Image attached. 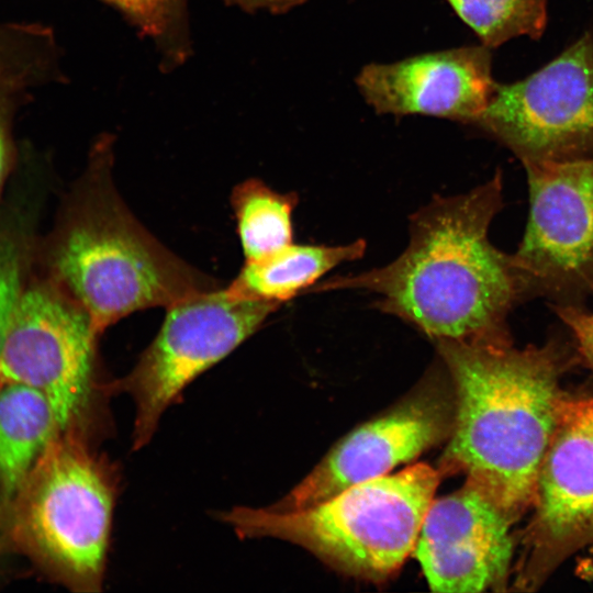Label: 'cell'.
Here are the masks:
<instances>
[{"label":"cell","instance_id":"cell-1","mask_svg":"<svg viewBox=\"0 0 593 593\" xmlns=\"http://www.w3.org/2000/svg\"><path fill=\"white\" fill-rule=\"evenodd\" d=\"M503 208L502 172L458 195L435 197L410 217L406 248L393 261L317 282L307 292L362 290L376 307L435 342L510 340L507 317L528 296L512 255L489 228Z\"/></svg>","mask_w":593,"mask_h":593},{"label":"cell","instance_id":"cell-2","mask_svg":"<svg viewBox=\"0 0 593 593\" xmlns=\"http://www.w3.org/2000/svg\"><path fill=\"white\" fill-rule=\"evenodd\" d=\"M451 382L455 419L443 473L463 472L514 522L530 510L538 473L569 395L566 348L435 342Z\"/></svg>","mask_w":593,"mask_h":593},{"label":"cell","instance_id":"cell-3","mask_svg":"<svg viewBox=\"0 0 593 593\" xmlns=\"http://www.w3.org/2000/svg\"><path fill=\"white\" fill-rule=\"evenodd\" d=\"M113 137L94 143L85 181L52 250L57 286L100 336L122 317L216 289L141 225L111 180Z\"/></svg>","mask_w":593,"mask_h":593},{"label":"cell","instance_id":"cell-4","mask_svg":"<svg viewBox=\"0 0 593 593\" xmlns=\"http://www.w3.org/2000/svg\"><path fill=\"white\" fill-rule=\"evenodd\" d=\"M441 472L414 463L299 510L235 506L220 515L239 538L295 544L348 575L374 582L413 553Z\"/></svg>","mask_w":593,"mask_h":593},{"label":"cell","instance_id":"cell-5","mask_svg":"<svg viewBox=\"0 0 593 593\" xmlns=\"http://www.w3.org/2000/svg\"><path fill=\"white\" fill-rule=\"evenodd\" d=\"M76 432L60 434L13 502L16 538L58 582L102 590L119 489L115 467Z\"/></svg>","mask_w":593,"mask_h":593},{"label":"cell","instance_id":"cell-6","mask_svg":"<svg viewBox=\"0 0 593 593\" xmlns=\"http://www.w3.org/2000/svg\"><path fill=\"white\" fill-rule=\"evenodd\" d=\"M98 337L87 313L58 286L24 289L0 351V382L37 390L65 432L92 438L104 427L112 393L98 377Z\"/></svg>","mask_w":593,"mask_h":593},{"label":"cell","instance_id":"cell-7","mask_svg":"<svg viewBox=\"0 0 593 593\" xmlns=\"http://www.w3.org/2000/svg\"><path fill=\"white\" fill-rule=\"evenodd\" d=\"M280 304L235 299L224 289L203 291L167 306L165 321L134 368L111 392L133 401V449L146 446L159 419L198 376L253 335Z\"/></svg>","mask_w":593,"mask_h":593},{"label":"cell","instance_id":"cell-8","mask_svg":"<svg viewBox=\"0 0 593 593\" xmlns=\"http://www.w3.org/2000/svg\"><path fill=\"white\" fill-rule=\"evenodd\" d=\"M471 124L522 164L593 157V35L586 32L528 77L497 83Z\"/></svg>","mask_w":593,"mask_h":593},{"label":"cell","instance_id":"cell-9","mask_svg":"<svg viewBox=\"0 0 593 593\" xmlns=\"http://www.w3.org/2000/svg\"><path fill=\"white\" fill-rule=\"evenodd\" d=\"M519 538L513 589H539L573 553L593 545V395H568L537 478Z\"/></svg>","mask_w":593,"mask_h":593},{"label":"cell","instance_id":"cell-10","mask_svg":"<svg viewBox=\"0 0 593 593\" xmlns=\"http://www.w3.org/2000/svg\"><path fill=\"white\" fill-rule=\"evenodd\" d=\"M523 166L529 214L513 262L528 296L580 304L593 294V157Z\"/></svg>","mask_w":593,"mask_h":593},{"label":"cell","instance_id":"cell-11","mask_svg":"<svg viewBox=\"0 0 593 593\" xmlns=\"http://www.w3.org/2000/svg\"><path fill=\"white\" fill-rule=\"evenodd\" d=\"M445 372H432L390 410L348 433L271 506L299 510L314 505L351 485L388 474L448 439L455 419V396Z\"/></svg>","mask_w":593,"mask_h":593},{"label":"cell","instance_id":"cell-12","mask_svg":"<svg viewBox=\"0 0 593 593\" xmlns=\"http://www.w3.org/2000/svg\"><path fill=\"white\" fill-rule=\"evenodd\" d=\"M515 522L471 481L434 500L413 550L434 592L504 591Z\"/></svg>","mask_w":593,"mask_h":593},{"label":"cell","instance_id":"cell-13","mask_svg":"<svg viewBox=\"0 0 593 593\" xmlns=\"http://www.w3.org/2000/svg\"><path fill=\"white\" fill-rule=\"evenodd\" d=\"M356 83L378 113L423 114L467 124L485 109L497 85L484 45L372 63L362 67Z\"/></svg>","mask_w":593,"mask_h":593},{"label":"cell","instance_id":"cell-14","mask_svg":"<svg viewBox=\"0 0 593 593\" xmlns=\"http://www.w3.org/2000/svg\"><path fill=\"white\" fill-rule=\"evenodd\" d=\"M366 240L343 245L289 244L255 260H246L224 291L232 298L281 304L307 292L335 267L361 258Z\"/></svg>","mask_w":593,"mask_h":593},{"label":"cell","instance_id":"cell-15","mask_svg":"<svg viewBox=\"0 0 593 593\" xmlns=\"http://www.w3.org/2000/svg\"><path fill=\"white\" fill-rule=\"evenodd\" d=\"M65 430L37 390L0 382V494L12 502L49 445Z\"/></svg>","mask_w":593,"mask_h":593},{"label":"cell","instance_id":"cell-16","mask_svg":"<svg viewBox=\"0 0 593 593\" xmlns=\"http://www.w3.org/2000/svg\"><path fill=\"white\" fill-rule=\"evenodd\" d=\"M246 260L270 255L292 243L294 192L280 193L258 179L236 186L231 197Z\"/></svg>","mask_w":593,"mask_h":593},{"label":"cell","instance_id":"cell-17","mask_svg":"<svg viewBox=\"0 0 593 593\" xmlns=\"http://www.w3.org/2000/svg\"><path fill=\"white\" fill-rule=\"evenodd\" d=\"M111 7L153 43L161 71H174L191 56L188 0H111Z\"/></svg>","mask_w":593,"mask_h":593},{"label":"cell","instance_id":"cell-18","mask_svg":"<svg viewBox=\"0 0 593 593\" xmlns=\"http://www.w3.org/2000/svg\"><path fill=\"white\" fill-rule=\"evenodd\" d=\"M456 14L493 48L526 35L538 40L547 24V0H447Z\"/></svg>","mask_w":593,"mask_h":593},{"label":"cell","instance_id":"cell-19","mask_svg":"<svg viewBox=\"0 0 593 593\" xmlns=\"http://www.w3.org/2000/svg\"><path fill=\"white\" fill-rule=\"evenodd\" d=\"M24 250L12 233H0V351L24 291Z\"/></svg>","mask_w":593,"mask_h":593},{"label":"cell","instance_id":"cell-20","mask_svg":"<svg viewBox=\"0 0 593 593\" xmlns=\"http://www.w3.org/2000/svg\"><path fill=\"white\" fill-rule=\"evenodd\" d=\"M551 309L569 328L578 358L593 374V311L573 303H553Z\"/></svg>","mask_w":593,"mask_h":593},{"label":"cell","instance_id":"cell-21","mask_svg":"<svg viewBox=\"0 0 593 593\" xmlns=\"http://www.w3.org/2000/svg\"><path fill=\"white\" fill-rule=\"evenodd\" d=\"M24 91L0 85V188L12 157V124Z\"/></svg>","mask_w":593,"mask_h":593},{"label":"cell","instance_id":"cell-22","mask_svg":"<svg viewBox=\"0 0 593 593\" xmlns=\"http://www.w3.org/2000/svg\"><path fill=\"white\" fill-rule=\"evenodd\" d=\"M227 5H232L247 13H255L265 10L273 14L286 13L306 0H224Z\"/></svg>","mask_w":593,"mask_h":593},{"label":"cell","instance_id":"cell-23","mask_svg":"<svg viewBox=\"0 0 593 593\" xmlns=\"http://www.w3.org/2000/svg\"><path fill=\"white\" fill-rule=\"evenodd\" d=\"M99 1H101V2H103L105 4H108V5H111V0H99Z\"/></svg>","mask_w":593,"mask_h":593}]
</instances>
